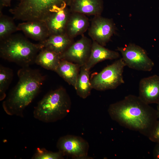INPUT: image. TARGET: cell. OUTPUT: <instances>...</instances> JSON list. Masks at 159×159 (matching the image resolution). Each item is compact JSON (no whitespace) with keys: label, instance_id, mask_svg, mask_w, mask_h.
<instances>
[{"label":"cell","instance_id":"cell-26","mask_svg":"<svg viewBox=\"0 0 159 159\" xmlns=\"http://www.w3.org/2000/svg\"><path fill=\"white\" fill-rule=\"evenodd\" d=\"M153 155L156 159H159V143H157L153 151Z\"/></svg>","mask_w":159,"mask_h":159},{"label":"cell","instance_id":"cell-14","mask_svg":"<svg viewBox=\"0 0 159 159\" xmlns=\"http://www.w3.org/2000/svg\"><path fill=\"white\" fill-rule=\"evenodd\" d=\"M74 42V39L70 38L65 33L50 35L39 43L41 49H48L60 57Z\"/></svg>","mask_w":159,"mask_h":159},{"label":"cell","instance_id":"cell-20","mask_svg":"<svg viewBox=\"0 0 159 159\" xmlns=\"http://www.w3.org/2000/svg\"><path fill=\"white\" fill-rule=\"evenodd\" d=\"M74 89L77 94L80 97L85 99L90 94L92 88L90 78V70L85 65L81 67Z\"/></svg>","mask_w":159,"mask_h":159},{"label":"cell","instance_id":"cell-25","mask_svg":"<svg viewBox=\"0 0 159 159\" xmlns=\"http://www.w3.org/2000/svg\"><path fill=\"white\" fill-rule=\"evenodd\" d=\"M12 0H0V11L4 7H10Z\"/></svg>","mask_w":159,"mask_h":159},{"label":"cell","instance_id":"cell-10","mask_svg":"<svg viewBox=\"0 0 159 159\" xmlns=\"http://www.w3.org/2000/svg\"><path fill=\"white\" fill-rule=\"evenodd\" d=\"M92 42V40L83 35L60 56V59L77 64L81 67L85 65L90 55Z\"/></svg>","mask_w":159,"mask_h":159},{"label":"cell","instance_id":"cell-5","mask_svg":"<svg viewBox=\"0 0 159 159\" xmlns=\"http://www.w3.org/2000/svg\"><path fill=\"white\" fill-rule=\"evenodd\" d=\"M70 0H20L18 5L9 11L14 19L23 21L45 19L54 11L65 5Z\"/></svg>","mask_w":159,"mask_h":159},{"label":"cell","instance_id":"cell-13","mask_svg":"<svg viewBox=\"0 0 159 159\" xmlns=\"http://www.w3.org/2000/svg\"><path fill=\"white\" fill-rule=\"evenodd\" d=\"M17 26L18 31H22L28 37L39 42L50 35L47 26L43 21H26L19 23Z\"/></svg>","mask_w":159,"mask_h":159},{"label":"cell","instance_id":"cell-4","mask_svg":"<svg viewBox=\"0 0 159 159\" xmlns=\"http://www.w3.org/2000/svg\"><path fill=\"white\" fill-rule=\"evenodd\" d=\"M71 105L69 95L64 88L61 87L44 96L35 108L34 116L44 122H54L67 115Z\"/></svg>","mask_w":159,"mask_h":159},{"label":"cell","instance_id":"cell-24","mask_svg":"<svg viewBox=\"0 0 159 159\" xmlns=\"http://www.w3.org/2000/svg\"><path fill=\"white\" fill-rule=\"evenodd\" d=\"M148 138L153 142L159 143V120L157 122Z\"/></svg>","mask_w":159,"mask_h":159},{"label":"cell","instance_id":"cell-27","mask_svg":"<svg viewBox=\"0 0 159 159\" xmlns=\"http://www.w3.org/2000/svg\"><path fill=\"white\" fill-rule=\"evenodd\" d=\"M157 114L158 118H159V102L158 104Z\"/></svg>","mask_w":159,"mask_h":159},{"label":"cell","instance_id":"cell-15","mask_svg":"<svg viewBox=\"0 0 159 159\" xmlns=\"http://www.w3.org/2000/svg\"><path fill=\"white\" fill-rule=\"evenodd\" d=\"M69 7L71 12L95 16L101 15L103 2L102 0H70Z\"/></svg>","mask_w":159,"mask_h":159},{"label":"cell","instance_id":"cell-16","mask_svg":"<svg viewBox=\"0 0 159 159\" xmlns=\"http://www.w3.org/2000/svg\"><path fill=\"white\" fill-rule=\"evenodd\" d=\"M90 26L89 19L84 14L71 12L67 24L65 33L74 39L82 35L87 30Z\"/></svg>","mask_w":159,"mask_h":159},{"label":"cell","instance_id":"cell-12","mask_svg":"<svg viewBox=\"0 0 159 159\" xmlns=\"http://www.w3.org/2000/svg\"><path fill=\"white\" fill-rule=\"evenodd\" d=\"M71 12L65 5L53 12L44 21L50 35L65 33Z\"/></svg>","mask_w":159,"mask_h":159},{"label":"cell","instance_id":"cell-3","mask_svg":"<svg viewBox=\"0 0 159 159\" xmlns=\"http://www.w3.org/2000/svg\"><path fill=\"white\" fill-rule=\"evenodd\" d=\"M41 49L39 43H33L19 34H12L0 41V57L22 67L34 62Z\"/></svg>","mask_w":159,"mask_h":159},{"label":"cell","instance_id":"cell-23","mask_svg":"<svg viewBox=\"0 0 159 159\" xmlns=\"http://www.w3.org/2000/svg\"><path fill=\"white\" fill-rule=\"evenodd\" d=\"M64 155L59 151L53 152L47 150L44 148L37 149L32 157L34 159H63Z\"/></svg>","mask_w":159,"mask_h":159},{"label":"cell","instance_id":"cell-22","mask_svg":"<svg viewBox=\"0 0 159 159\" xmlns=\"http://www.w3.org/2000/svg\"><path fill=\"white\" fill-rule=\"evenodd\" d=\"M13 76V70L11 69L0 66V100H2L6 97V92Z\"/></svg>","mask_w":159,"mask_h":159},{"label":"cell","instance_id":"cell-2","mask_svg":"<svg viewBox=\"0 0 159 159\" xmlns=\"http://www.w3.org/2000/svg\"><path fill=\"white\" fill-rule=\"evenodd\" d=\"M19 80L3 103V109L10 115L22 117L25 108L39 92L45 79L39 70L23 67L17 72Z\"/></svg>","mask_w":159,"mask_h":159},{"label":"cell","instance_id":"cell-6","mask_svg":"<svg viewBox=\"0 0 159 159\" xmlns=\"http://www.w3.org/2000/svg\"><path fill=\"white\" fill-rule=\"evenodd\" d=\"M126 66L122 58L93 74L90 79L93 89L99 91L114 89L125 83L123 74Z\"/></svg>","mask_w":159,"mask_h":159},{"label":"cell","instance_id":"cell-18","mask_svg":"<svg viewBox=\"0 0 159 159\" xmlns=\"http://www.w3.org/2000/svg\"><path fill=\"white\" fill-rule=\"evenodd\" d=\"M81 66L64 60H61L55 71L69 85L75 87Z\"/></svg>","mask_w":159,"mask_h":159},{"label":"cell","instance_id":"cell-7","mask_svg":"<svg viewBox=\"0 0 159 159\" xmlns=\"http://www.w3.org/2000/svg\"><path fill=\"white\" fill-rule=\"evenodd\" d=\"M122 56L126 66L137 70L151 71L154 66L153 61L148 57L142 48L134 44L124 47H117Z\"/></svg>","mask_w":159,"mask_h":159},{"label":"cell","instance_id":"cell-8","mask_svg":"<svg viewBox=\"0 0 159 159\" xmlns=\"http://www.w3.org/2000/svg\"><path fill=\"white\" fill-rule=\"evenodd\" d=\"M57 147L64 156L74 159H91L88 155L89 146L82 138L73 135H67L58 140Z\"/></svg>","mask_w":159,"mask_h":159},{"label":"cell","instance_id":"cell-11","mask_svg":"<svg viewBox=\"0 0 159 159\" xmlns=\"http://www.w3.org/2000/svg\"><path fill=\"white\" fill-rule=\"evenodd\" d=\"M145 103L159 102V76L157 75L142 79L139 82V96Z\"/></svg>","mask_w":159,"mask_h":159},{"label":"cell","instance_id":"cell-9","mask_svg":"<svg viewBox=\"0 0 159 159\" xmlns=\"http://www.w3.org/2000/svg\"><path fill=\"white\" fill-rule=\"evenodd\" d=\"M115 26L113 21L101 15L94 16L88 29L92 40L104 46L114 33Z\"/></svg>","mask_w":159,"mask_h":159},{"label":"cell","instance_id":"cell-17","mask_svg":"<svg viewBox=\"0 0 159 159\" xmlns=\"http://www.w3.org/2000/svg\"><path fill=\"white\" fill-rule=\"evenodd\" d=\"M92 41L90 55L85 65L87 69L90 70L100 62L105 60L115 59L119 57L120 54L117 52L109 50L97 42Z\"/></svg>","mask_w":159,"mask_h":159},{"label":"cell","instance_id":"cell-21","mask_svg":"<svg viewBox=\"0 0 159 159\" xmlns=\"http://www.w3.org/2000/svg\"><path fill=\"white\" fill-rule=\"evenodd\" d=\"M14 18L3 14L0 11V41L18 31Z\"/></svg>","mask_w":159,"mask_h":159},{"label":"cell","instance_id":"cell-19","mask_svg":"<svg viewBox=\"0 0 159 159\" xmlns=\"http://www.w3.org/2000/svg\"><path fill=\"white\" fill-rule=\"evenodd\" d=\"M60 61L59 55L48 49L43 48L37 55L34 63L45 69L55 72Z\"/></svg>","mask_w":159,"mask_h":159},{"label":"cell","instance_id":"cell-1","mask_svg":"<svg viewBox=\"0 0 159 159\" xmlns=\"http://www.w3.org/2000/svg\"><path fill=\"white\" fill-rule=\"evenodd\" d=\"M108 112L111 118L120 125L148 138L158 118L157 110L138 96L132 95L110 105Z\"/></svg>","mask_w":159,"mask_h":159}]
</instances>
